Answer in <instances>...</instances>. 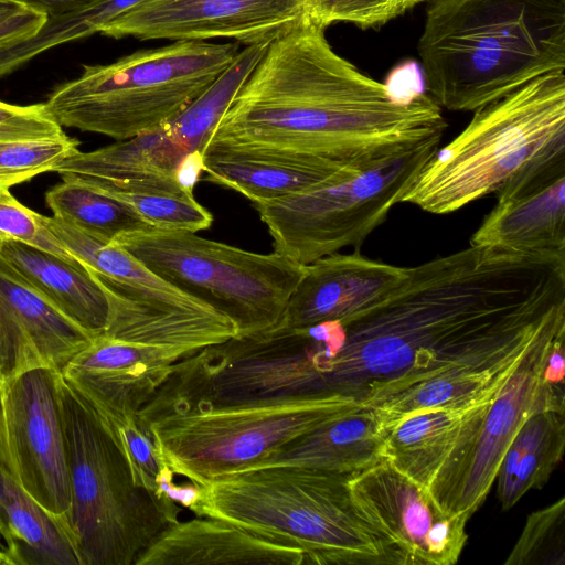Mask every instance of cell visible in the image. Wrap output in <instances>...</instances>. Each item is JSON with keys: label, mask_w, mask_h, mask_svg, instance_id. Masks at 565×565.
Wrapping results in <instances>:
<instances>
[{"label": "cell", "mask_w": 565, "mask_h": 565, "mask_svg": "<svg viewBox=\"0 0 565 565\" xmlns=\"http://www.w3.org/2000/svg\"><path fill=\"white\" fill-rule=\"evenodd\" d=\"M0 565H12L11 559L6 551L4 544L0 542Z\"/></svg>", "instance_id": "42"}, {"label": "cell", "mask_w": 565, "mask_h": 565, "mask_svg": "<svg viewBox=\"0 0 565 565\" xmlns=\"http://www.w3.org/2000/svg\"><path fill=\"white\" fill-rule=\"evenodd\" d=\"M425 138L296 194L253 203L277 252L301 265L359 248L439 149Z\"/></svg>", "instance_id": "8"}, {"label": "cell", "mask_w": 565, "mask_h": 565, "mask_svg": "<svg viewBox=\"0 0 565 565\" xmlns=\"http://www.w3.org/2000/svg\"><path fill=\"white\" fill-rule=\"evenodd\" d=\"M407 275V267L365 257L359 248L339 252L305 265L279 324L305 328L345 321L376 302Z\"/></svg>", "instance_id": "20"}, {"label": "cell", "mask_w": 565, "mask_h": 565, "mask_svg": "<svg viewBox=\"0 0 565 565\" xmlns=\"http://www.w3.org/2000/svg\"><path fill=\"white\" fill-rule=\"evenodd\" d=\"M181 359L103 333L62 369V377L93 407L138 414Z\"/></svg>", "instance_id": "19"}, {"label": "cell", "mask_w": 565, "mask_h": 565, "mask_svg": "<svg viewBox=\"0 0 565 565\" xmlns=\"http://www.w3.org/2000/svg\"><path fill=\"white\" fill-rule=\"evenodd\" d=\"M78 150V141L66 135L51 138L0 140V186L9 189L52 172Z\"/></svg>", "instance_id": "33"}, {"label": "cell", "mask_w": 565, "mask_h": 565, "mask_svg": "<svg viewBox=\"0 0 565 565\" xmlns=\"http://www.w3.org/2000/svg\"><path fill=\"white\" fill-rule=\"evenodd\" d=\"M383 459V430L375 414L362 406L294 439L245 470L290 465L354 476Z\"/></svg>", "instance_id": "25"}, {"label": "cell", "mask_w": 565, "mask_h": 565, "mask_svg": "<svg viewBox=\"0 0 565 565\" xmlns=\"http://www.w3.org/2000/svg\"><path fill=\"white\" fill-rule=\"evenodd\" d=\"M565 141V74L541 75L477 110L438 149L399 203L448 214L495 193L523 166Z\"/></svg>", "instance_id": "6"}, {"label": "cell", "mask_w": 565, "mask_h": 565, "mask_svg": "<svg viewBox=\"0 0 565 565\" xmlns=\"http://www.w3.org/2000/svg\"><path fill=\"white\" fill-rule=\"evenodd\" d=\"M8 241L46 250L75 266H83L72 256L47 225L43 216L19 202L7 188L0 186V246Z\"/></svg>", "instance_id": "35"}, {"label": "cell", "mask_w": 565, "mask_h": 565, "mask_svg": "<svg viewBox=\"0 0 565 565\" xmlns=\"http://www.w3.org/2000/svg\"><path fill=\"white\" fill-rule=\"evenodd\" d=\"M61 177L63 181L45 194V202L54 217L110 242L150 228L122 202L70 175Z\"/></svg>", "instance_id": "29"}, {"label": "cell", "mask_w": 565, "mask_h": 565, "mask_svg": "<svg viewBox=\"0 0 565 565\" xmlns=\"http://www.w3.org/2000/svg\"><path fill=\"white\" fill-rule=\"evenodd\" d=\"M417 52L428 95L475 111L565 70V0H433Z\"/></svg>", "instance_id": "3"}, {"label": "cell", "mask_w": 565, "mask_h": 565, "mask_svg": "<svg viewBox=\"0 0 565 565\" xmlns=\"http://www.w3.org/2000/svg\"><path fill=\"white\" fill-rule=\"evenodd\" d=\"M393 151L359 160H340L207 141L202 152V170L209 181L230 188L255 203L299 193Z\"/></svg>", "instance_id": "21"}, {"label": "cell", "mask_w": 565, "mask_h": 565, "mask_svg": "<svg viewBox=\"0 0 565 565\" xmlns=\"http://www.w3.org/2000/svg\"><path fill=\"white\" fill-rule=\"evenodd\" d=\"M72 178L75 179L74 177ZM84 184L122 202L147 225L153 228L196 233L207 230L213 222L212 213L201 205L194 199V195L181 196L169 193L129 192Z\"/></svg>", "instance_id": "31"}, {"label": "cell", "mask_w": 565, "mask_h": 565, "mask_svg": "<svg viewBox=\"0 0 565 565\" xmlns=\"http://www.w3.org/2000/svg\"><path fill=\"white\" fill-rule=\"evenodd\" d=\"M2 257L33 289L61 313L96 337L109 321L106 292L85 266H75L17 241L0 246Z\"/></svg>", "instance_id": "24"}, {"label": "cell", "mask_w": 565, "mask_h": 565, "mask_svg": "<svg viewBox=\"0 0 565 565\" xmlns=\"http://www.w3.org/2000/svg\"><path fill=\"white\" fill-rule=\"evenodd\" d=\"M565 331L553 340L544 365V380L555 386L564 387L565 376Z\"/></svg>", "instance_id": "39"}, {"label": "cell", "mask_w": 565, "mask_h": 565, "mask_svg": "<svg viewBox=\"0 0 565 565\" xmlns=\"http://www.w3.org/2000/svg\"><path fill=\"white\" fill-rule=\"evenodd\" d=\"M351 477L290 465L230 472L202 486L192 513L298 547L307 565H405L358 512Z\"/></svg>", "instance_id": "4"}, {"label": "cell", "mask_w": 565, "mask_h": 565, "mask_svg": "<svg viewBox=\"0 0 565 565\" xmlns=\"http://www.w3.org/2000/svg\"><path fill=\"white\" fill-rule=\"evenodd\" d=\"M47 224L106 292L110 313L103 334L183 359L236 337L227 317L173 287L115 242L54 216Z\"/></svg>", "instance_id": "10"}, {"label": "cell", "mask_w": 565, "mask_h": 565, "mask_svg": "<svg viewBox=\"0 0 565 565\" xmlns=\"http://www.w3.org/2000/svg\"><path fill=\"white\" fill-rule=\"evenodd\" d=\"M475 408H431L405 416L383 430L385 459L428 487Z\"/></svg>", "instance_id": "28"}, {"label": "cell", "mask_w": 565, "mask_h": 565, "mask_svg": "<svg viewBox=\"0 0 565 565\" xmlns=\"http://www.w3.org/2000/svg\"><path fill=\"white\" fill-rule=\"evenodd\" d=\"M552 278L534 255L472 246L407 267L405 279L334 321L327 390L360 404L392 382L539 318Z\"/></svg>", "instance_id": "1"}, {"label": "cell", "mask_w": 565, "mask_h": 565, "mask_svg": "<svg viewBox=\"0 0 565 565\" xmlns=\"http://www.w3.org/2000/svg\"><path fill=\"white\" fill-rule=\"evenodd\" d=\"M94 338L0 257V388L33 369L61 372Z\"/></svg>", "instance_id": "18"}, {"label": "cell", "mask_w": 565, "mask_h": 565, "mask_svg": "<svg viewBox=\"0 0 565 565\" xmlns=\"http://www.w3.org/2000/svg\"><path fill=\"white\" fill-rule=\"evenodd\" d=\"M495 194L470 245L565 256V141L523 166Z\"/></svg>", "instance_id": "17"}, {"label": "cell", "mask_w": 565, "mask_h": 565, "mask_svg": "<svg viewBox=\"0 0 565 565\" xmlns=\"http://www.w3.org/2000/svg\"><path fill=\"white\" fill-rule=\"evenodd\" d=\"M565 306L533 323L482 341L416 376L382 386L361 404L385 430L407 415L431 408L471 409L492 399L536 338Z\"/></svg>", "instance_id": "14"}, {"label": "cell", "mask_w": 565, "mask_h": 565, "mask_svg": "<svg viewBox=\"0 0 565 565\" xmlns=\"http://www.w3.org/2000/svg\"><path fill=\"white\" fill-rule=\"evenodd\" d=\"M565 449V411L532 414L509 444L497 471V495L509 510L526 492L542 488L562 461Z\"/></svg>", "instance_id": "27"}, {"label": "cell", "mask_w": 565, "mask_h": 565, "mask_svg": "<svg viewBox=\"0 0 565 565\" xmlns=\"http://www.w3.org/2000/svg\"><path fill=\"white\" fill-rule=\"evenodd\" d=\"M194 153L163 124L152 130L89 152L75 151L52 172L70 174L92 185L129 192L192 196L178 171Z\"/></svg>", "instance_id": "22"}, {"label": "cell", "mask_w": 565, "mask_h": 565, "mask_svg": "<svg viewBox=\"0 0 565 565\" xmlns=\"http://www.w3.org/2000/svg\"><path fill=\"white\" fill-rule=\"evenodd\" d=\"M239 46L174 41L110 64L83 65L45 106L62 127L126 140L177 117L232 64Z\"/></svg>", "instance_id": "5"}, {"label": "cell", "mask_w": 565, "mask_h": 565, "mask_svg": "<svg viewBox=\"0 0 565 565\" xmlns=\"http://www.w3.org/2000/svg\"><path fill=\"white\" fill-rule=\"evenodd\" d=\"M93 408L124 451L136 483L156 494L158 479L169 466L161 457L148 426L138 414Z\"/></svg>", "instance_id": "34"}, {"label": "cell", "mask_w": 565, "mask_h": 565, "mask_svg": "<svg viewBox=\"0 0 565 565\" xmlns=\"http://www.w3.org/2000/svg\"><path fill=\"white\" fill-rule=\"evenodd\" d=\"M425 0H306L305 14L328 28L349 22L359 28L381 26Z\"/></svg>", "instance_id": "36"}, {"label": "cell", "mask_w": 565, "mask_h": 565, "mask_svg": "<svg viewBox=\"0 0 565 565\" xmlns=\"http://www.w3.org/2000/svg\"><path fill=\"white\" fill-rule=\"evenodd\" d=\"M504 565H565V498L527 515Z\"/></svg>", "instance_id": "32"}, {"label": "cell", "mask_w": 565, "mask_h": 565, "mask_svg": "<svg viewBox=\"0 0 565 565\" xmlns=\"http://www.w3.org/2000/svg\"><path fill=\"white\" fill-rule=\"evenodd\" d=\"M361 407L353 398L333 395L193 411L146 425L174 476L204 486L250 468L294 439Z\"/></svg>", "instance_id": "11"}, {"label": "cell", "mask_w": 565, "mask_h": 565, "mask_svg": "<svg viewBox=\"0 0 565 565\" xmlns=\"http://www.w3.org/2000/svg\"><path fill=\"white\" fill-rule=\"evenodd\" d=\"M29 7L15 0H0V22L23 11Z\"/></svg>", "instance_id": "41"}, {"label": "cell", "mask_w": 565, "mask_h": 565, "mask_svg": "<svg viewBox=\"0 0 565 565\" xmlns=\"http://www.w3.org/2000/svg\"><path fill=\"white\" fill-rule=\"evenodd\" d=\"M348 483L360 515L402 553L405 565L457 563L468 539V519L447 513L426 486L386 459Z\"/></svg>", "instance_id": "15"}, {"label": "cell", "mask_w": 565, "mask_h": 565, "mask_svg": "<svg viewBox=\"0 0 565 565\" xmlns=\"http://www.w3.org/2000/svg\"><path fill=\"white\" fill-rule=\"evenodd\" d=\"M306 0H145L100 33L139 40L271 41L305 15Z\"/></svg>", "instance_id": "16"}, {"label": "cell", "mask_w": 565, "mask_h": 565, "mask_svg": "<svg viewBox=\"0 0 565 565\" xmlns=\"http://www.w3.org/2000/svg\"><path fill=\"white\" fill-rule=\"evenodd\" d=\"M563 331L565 316L536 338L497 395L467 416L455 446L427 487L447 513L469 520L487 498L523 423L539 411H565L564 387L544 380L548 349Z\"/></svg>", "instance_id": "12"}, {"label": "cell", "mask_w": 565, "mask_h": 565, "mask_svg": "<svg viewBox=\"0 0 565 565\" xmlns=\"http://www.w3.org/2000/svg\"><path fill=\"white\" fill-rule=\"evenodd\" d=\"M47 18L78 10L94 0H15Z\"/></svg>", "instance_id": "40"}, {"label": "cell", "mask_w": 565, "mask_h": 565, "mask_svg": "<svg viewBox=\"0 0 565 565\" xmlns=\"http://www.w3.org/2000/svg\"><path fill=\"white\" fill-rule=\"evenodd\" d=\"M307 565L302 550L256 536L226 521L198 516L166 527L135 565Z\"/></svg>", "instance_id": "23"}, {"label": "cell", "mask_w": 565, "mask_h": 565, "mask_svg": "<svg viewBox=\"0 0 565 565\" xmlns=\"http://www.w3.org/2000/svg\"><path fill=\"white\" fill-rule=\"evenodd\" d=\"M62 375V374H61ZM71 507L64 519L81 565H135L180 507L139 487L129 462L92 405L61 380Z\"/></svg>", "instance_id": "7"}, {"label": "cell", "mask_w": 565, "mask_h": 565, "mask_svg": "<svg viewBox=\"0 0 565 565\" xmlns=\"http://www.w3.org/2000/svg\"><path fill=\"white\" fill-rule=\"evenodd\" d=\"M60 371H26L0 388V462L47 511L71 507Z\"/></svg>", "instance_id": "13"}, {"label": "cell", "mask_w": 565, "mask_h": 565, "mask_svg": "<svg viewBox=\"0 0 565 565\" xmlns=\"http://www.w3.org/2000/svg\"><path fill=\"white\" fill-rule=\"evenodd\" d=\"M114 242L173 287L227 317L236 337L278 326L305 271V265L277 252H249L188 231L150 227Z\"/></svg>", "instance_id": "9"}, {"label": "cell", "mask_w": 565, "mask_h": 565, "mask_svg": "<svg viewBox=\"0 0 565 565\" xmlns=\"http://www.w3.org/2000/svg\"><path fill=\"white\" fill-rule=\"evenodd\" d=\"M306 14L274 38L209 141L359 160L444 134L423 92L397 96L337 54Z\"/></svg>", "instance_id": "2"}, {"label": "cell", "mask_w": 565, "mask_h": 565, "mask_svg": "<svg viewBox=\"0 0 565 565\" xmlns=\"http://www.w3.org/2000/svg\"><path fill=\"white\" fill-rule=\"evenodd\" d=\"M270 41L246 45L232 64L177 117L172 134L193 152H203L216 125L266 52Z\"/></svg>", "instance_id": "30"}, {"label": "cell", "mask_w": 565, "mask_h": 565, "mask_svg": "<svg viewBox=\"0 0 565 565\" xmlns=\"http://www.w3.org/2000/svg\"><path fill=\"white\" fill-rule=\"evenodd\" d=\"M62 126L49 113L45 103L12 105L0 100V140H20L63 136Z\"/></svg>", "instance_id": "37"}, {"label": "cell", "mask_w": 565, "mask_h": 565, "mask_svg": "<svg viewBox=\"0 0 565 565\" xmlns=\"http://www.w3.org/2000/svg\"><path fill=\"white\" fill-rule=\"evenodd\" d=\"M47 20V17L34 9L23 11L0 22V46L19 42L35 34Z\"/></svg>", "instance_id": "38"}, {"label": "cell", "mask_w": 565, "mask_h": 565, "mask_svg": "<svg viewBox=\"0 0 565 565\" xmlns=\"http://www.w3.org/2000/svg\"><path fill=\"white\" fill-rule=\"evenodd\" d=\"M0 539L12 565H81L64 516L40 504L1 462Z\"/></svg>", "instance_id": "26"}]
</instances>
